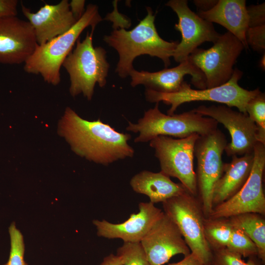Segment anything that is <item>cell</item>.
Segmentation results:
<instances>
[{
	"instance_id": "obj_1",
	"label": "cell",
	"mask_w": 265,
	"mask_h": 265,
	"mask_svg": "<svg viewBox=\"0 0 265 265\" xmlns=\"http://www.w3.org/2000/svg\"><path fill=\"white\" fill-rule=\"evenodd\" d=\"M59 132L76 154L96 163L107 165L134 154L128 142L130 134L116 131L100 119H83L70 107L60 121Z\"/></svg>"
},
{
	"instance_id": "obj_2",
	"label": "cell",
	"mask_w": 265,
	"mask_h": 265,
	"mask_svg": "<svg viewBox=\"0 0 265 265\" xmlns=\"http://www.w3.org/2000/svg\"><path fill=\"white\" fill-rule=\"evenodd\" d=\"M146 9V16L132 30L114 29L109 35L104 37V41L118 53L115 71L122 78L130 75L134 69V59L140 55L158 57L167 67L179 42L161 38L155 25V15L151 7H147Z\"/></svg>"
},
{
	"instance_id": "obj_3",
	"label": "cell",
	"mask_w": 265,
	"mask_h": 265,
	"mask_svg": "<svg viewBox=\"0 0 265 265\" xmlns=\"http://www.w3.org/2000/svg\"><path fill=\"white\" fill-rule=\"evenodd\" d=\"M102 20L98 6L88 4L82 17L69 30L44 44L37 45L24 63V70L29 74L40 75L48 83L57 85L61 80V67L80 35L89 26L95 29Z\"/></svg>"
},
{
	"instance_id": "obj_4",
	"label": "cell",
	"mask_w": 265,
	"mask_h": 265,
	"mask_svg": "<svg viewBox=\"0 0 265 265\" xmlns=\"http://www.w3.org/2000/svg\"><path fill=\"white\" fill-rule=\"evenodd\" d=\"M218 123L193 109L180 114H165L159 108V103L146 111L136 123L128 122L126 130L138 133L136 143L150 141L163 135L182 138L193 133L199 135L209 133L217 128Z\"/></svg>"
},
{
	"instance_id": "obj_5",
	"label": "cell",
	"mask_w": 265,
	"mask_h": 265,
	"mask_svg": "<svg viewBox=\"0 0 265 265\" xmlns=\"http://www.w3.org/2000/svg\"><path fill=\"white\" fill-rule=\"evenodd\" d=\"M95 29L87 32L82 41L76 42L75 48L65 59L62 66L69 75V91L73 97L82 93L91 100L96 83L101 87L106 85L109 64L106 52L101 47H94L93 35Z\"/></svg>"
},
{
	"instance_id": "obj_6",
	"label": "cell",
	"mask_w": 265,
	"mask_h": 265,
	"mask_svg": "<svg viewBox=\"0 0 265 265\" xmlns=\"http://www.w3.org/2000/svg\"><path fill=\"white\" fill-rule=\"evenodd\" d=\"M242 75L243 72L236 68L227 82L210 88L193 89L184 81L180 89L175 93H163L146 89L145 98L150 102H162L170 105L167 111L168 115L174 114L181 105L194 101H211L225 104L230 107H236L239 111L246 113L247 103L261 91L258 88L248 90L240 86L238 82Z\"/></svg>"
},
{
	"instance_id": "obj_7",
	"label": "cell",
	"mask_w": 265,
	"mask_h": 265,
	"mask_svg": "<svg viewBox=\"0 0 265 265\" xmlns=\"http://www.w3.org/2000/svg\"><path fill=\"white\" fill-rule=\"evenodd\" d=\"M164 212L175 224L190 252L205 265H211L213 254L204 233L203 211L188 191L163 202Z\"/></svg>"
},
{
	"instance_id": "obj_8",
	"label": "cell",
	"mask_w": 265,
	"mask_h": 265,
	"mask_svg": "<svg viewBox=\"0 0 265 265\" xmlns=\"http://www.w3.org/2000/svg\"><path fill=\"white\" fill-rule=\"evenodd\" d=\"M193 133L182 138L159 135L150 141L158 159L161 172L177 178L193 196L198 193L196 175L194 170L195 143L199 137Z\"/></svg>"
},
{
	"instance_id": "obj_9",
	"label": "cell",
	"mask_w": 265,
	"mask_h": 265,
	"mask_svg": "<svg viewBox=\"0 0 265 265\" xmlns=\"http://www.w3.org/2000/svg\"><path fill=\"white\" fill-rule=\"evenodd\" d=\"M227 143L225 135L218 129L199 135L195 143L197 191L201 199L203 212L206 216L210 215L213 207V190L223 173L222 156Z\"/></svg>"
},
{
	"instance_id": "obj_10",
	"label": "cell",
	"mask_w": 265,
	"mask_h": 265,
	"mask_svg": "<svg viewBox=\"0 0 265 265\" xmlns=\"http://www.w3.org/2000/svg\"><path fill=\"white\" fill-rule=\"evenodd\" d=\"M244 49L242 43L227 31L221 34L211 48H197L187 58L203 73L206 88H212L230 79L233 66Z\"/></svg>"
},
{
	"instance_id": "obj_11",
	"label": "cell",
	"mask_w": 265,
	"mask_h": 265,
	"mask_svg": "<svg viewBox=\"0 0 265 265\" xmlns=\"http://www.w3.org/2000/svg\"><path fill=\"white\" fill-rule=\"evenodd\" d=\"M253 154V164L246 182L234 196L213 208L209 216L211 219L230 218L245 213L265 214L263 181L265 168V145L257 142Z\"/></svg>"
},
{
	"instance_id": "obj_12",
	"label": "cell",
	"mask_w": 265,
	"mask_h": 265,
	"mask_svg": "<svg viewBox=\"0 0 265 265\" xmlns=\"http://www.w3.org/2000/svg\"><path fill=\"white\" fill-rule=\"evenodd\" d=\"M203 116L212 118L228 130L231 141L224 151L228 157L253 153L257 140V127L247 113L235 111L224 105L200 106L193 109Z\"/></svg>"
},
{
	"instance_id": "obj_13",
	"label": "cell",
	"mask_w": 265,
	"mask_h": 265,
	"mask_svg": "<svg viewBox=\"0 0 265 265\" xmlns=\"http://www.w3.org/2000/svg\"><path fill=\"white\" fill-rule=\"evenodd\" d=\"M166 5L176 13L179 19L175 28L181 32L182 39L172 56L177 62L180 63L187 59L202 43H214L220 36L212 23L203 19L189 8L186 0H170Z\"/></svg>"
},
{
	"instance_id": "obj_14",
	"label": "cell",
	"mask_w": 265,
	"mask_h": 265,
	"mask_svg": "<svg viewBox=\"0 0 265 265\" xmlns=\"http://www.w3.org/2000/svg\"><path fill=\"white\" fill-rule=\"evenodd\" d=\"M140 243L151 265H162L176 255L191 252L177 226L163 212Z\"/></svg>"
},
{
	"instance_id": "obj_15",
	"label": "cell",
	"mask_w": 265,
	"mask_h": 265,
	"mask_svg": "<svg viewBox=\"0 0 265 265\" xmlns=\"http://www.w3.org/2000/svg\"><path fill=\"white\" fill-rule=\"evenodd\" d=\"M37 43L34 31L28 21L17 16L0 20V63H25Z\"/></svg>"
},
{
	"instance_id": "obj_16",
	"label": "cell",
	"mask_w": 265,
	"mask_h": 265,
	"mask_svg": "<svg viewBox=\"0 0 265 265\" xmlns=\"http://www.w3.org/2000/svg\"><path fill=\"white\" fill-rule=\"evenodd\" d=\"M186 75L191 76V83L197 89L206 88L203 73L187 58L177 66L161 71L150 72L138 71L134 69L130 74L131 85H144L146 89L163 93L177 92L184 82Z\"/></svg>"
},
{
	"instance_id": "obj_17",
	"label": "cell",
	"mask_w": 265,
	"mask_h": 265,
	"mask_svg": "<svg viewBox=\"0 0 265 265\" xmlns=\"http://www.w3.org/2000/svg\"><path fill=\"white\" fill-rule=\"evenodd\" d=\"M22 11L33 28L38 45L44 44L69 30L77 22L69 2L62 0L56 4L45 3L37 12L21 2Z\"/></svg>"
},
{
	"instance_id": "obj_18",
	"label": "cell",
	"mask_w": 265,
	"mask_h": 265,
	"mask_svg": "<svg viewBox=\"0 0 265 265\" xmlns=\"http://www.w3.org/2000/svg\"><path fill=\"white\" fill-rule=\"evenodd\" d=\"M138 208L137 213L131 214L130 218L120 223L94 220L98 236L109 239L120 238L124 242H140L162 212L150 202H141Z\"/></svg>"
},
{
	"instance_id": "obj_19",
	"label": "cell",
	"mask_w": 265,
	"mask_h": 265,
	"mask_svg": "<svg viewBox=\"0 0 265 265\" xmlns=\"http://www.w3.org/2000/svg\"><path fill=\"white\" fill-rule=\"evenodd\" d=\"M203 19L215 23L226 28L248 49L246 33L248 28V16L245 0H218L209 10L197 14Z\"/></svg>"
},
{
	"instance_id": "obj_20",
	"label": "cell",
	"mask_w": 265,
	"mask_h": 265,
	"mask_svg": "<svg viewBox=\"0 0 265 265\" xmlns=\"http://www.w3.org/2000/svg\"><path fill=\"white\" fill-rule=\"evenodd\" d=\"M231 157L232 160L230 162L223 163V173L214 188L213 207L237 193L245 183L251 173L254 161L253 153Z\"/></svg>"
},
{
	"instance_id": "obj_21",
	"label": "cell",
	"mask_w": 265,
	"mask_h": 265,
	"mask_svg": "<svg viewBox=\"0 0 265 265\" xmlns=\"http://www.w3.org/2000/svg\"><path fill=\"white\" fill-rule=\"evenodd\" d=\"M130 185L135 192L147 196L153 204L163 203L187 191L182 184L174 183L161 171L140 172L132 177Z\"/></svg>"
},
{
	"instance_id": "obj_22",
	"label": "cell",
	"mask_w": 265,
	"mask_h": 265,
	"mask_svg": "<svg viewBox=\"0 0 265 265\" xmlns=\"http://www.w3.org/2000/svg\"><path fill=\"white\" fill-rule=\"evenodd\" d=\"M230 223L242 230L255 244L258 256L265 263V220L259 214L245 213L230 217Z\"/></svg>"
},
{
	"instance_id": "obj_23",
	"label": "cell",
	"mask_w": 265,
	"mask_h": 265,
	"mask_svg": "<svg viewBox=\"0 0 265 265\" xmlns=\"http://www.w3.org/2000/svg\"><path fill=\"white\" fill-rule=\"evenodd\" d=\"M232 231V225L229 220L220 219H204V233L210 246L215 250L226 248Z\"/></svg>"
},
{
	"instance_id": "obj_24",
	"label": "cell",
	"mask_w": 265,
	"mask_h": 265,
	"mask_svg": "<svg viewBox=\"0 0 265 265\" xmlns=\"http://www.w3.org/2000/svg\"><path fill=\"white\" fill-rule=\"evenodd\" d=\"M246 113L255 123L257 129V140L265 145V95L261 91L247 103Z\"/></svg>"
},
{
	"instance_id": "obj_25",
	"label": "cell",
	"mask_w": 265,
	"mask_h": 265,
	"mask_svg": "<svg viewBox=\"0 0 265 265\" xmlns=\"http://www.w3.org/2000/svg\"><path fill=\"white\" fill-rule=\"evenodd\" d=\"M226 248L244 257L250 258L258 255L257 248L253 241L242 230L233 225L231 237Z\"/></svg>"
},
{
	"instance_id": "obj_26",
	"label": "cell",
	"mask_w": 265,
	"mask_h": 265,
	"mask_svg": "<svg viewBox=\"0 0 265 265\" xmlns=\"http://www.w3.org/2000/svg\"><path fill=\"white\" fill-rule=\"evenodd\" d=\"M10 250L8 261L3 265H28L24 260L25 250L23 236L12 222L8 228Z\"/></svg>"
},
{
	"instance_id": "obj_27",
	"label": "cell",
	"mask_w": 265,
	"mask_h": 265,
	"mask_svg": "<svg viewBox=\"0 0 265 265\" xmlns=\"http://www.w3.org/2000/svg\"><path fill=\"white\" fill-rule=\"evenodd\" d=\"M117 255L122 265H151L140 242H124L118 248Z\"/></svg>"
},
{
	"instance_id": "obj_28",
	"label": "cell",
	"mask_w": 265,
	"mask_h": 265,
	"mask_svg": "<svg viewBox=\"0 0 265 265\" xmlns=\"http://www.w3.org/2000/svg\"><path fill=\"white\" fill-rule=\"evenodd\" d=\"M241 256L227 248L215 250L211 265H261L255 257H250L247 262Z\"/></svg>"
},
{
	"instance_id": "obj_29",
	"label": "cell",
	"mask_w": 265,
	"mask_h": 265,
	"mask_svg": "<svg viewBox=\"0 0 265 265\" xmlns=\"http://www.w3.org/2000/svg\"><path fill=\"white\" fill-rule=\"evenodd\" d=\"M248 45L259 52L265 49V25L248 27L246 33Z\"/></svg>"
},
{
	"instance_id": "obj_30",
	"label": "cell",
	"mask_w": 265,
	"mask_h": 265,
	"mask_svg": "<svg viewBox=\"0 0 265 265\" xmlns=\"http://www.w3.org/2000/svg\"><path fill=\"white\" fill-rule=\"evenodd\" d=\"M248 27L265 25V2L247 7Z\"/></svg>"
},
{
	"instance_id": "obj_31",
	"label": "cell",
	"mask_w": 265,
	"mask_h": 265,
	"mask_svg": "<svg viewBox=\"0 0 265 265\" xmlns=\"http://www.w3.org/2000/svg\"><path fill=\"white\" fill-rule=\"evenodd\" d=\"M18 3L17 0H0V20L17 16Z\"/></svg>"
},
{
	"instance_id": "obj_32",
	"label": "cell",
	"mask_w": 265,
	"mask_h": 265,
	"mask_svg": "<svg viewBox=\"0 0 265 265\" xmlns=\"http://www.w3.org/2000/svg\"><path fill=\"white\" fill-rule=\"evenodd\" d=\"M85 3L84 0H72L69 2L70 10L77 21L82 17L85 11Z\"/></svg>"
},
{
	"instance_id": "obj_33",
	"label": "cell",
	"mask_w": 265,
	"mask_h": 265,
	"mask_svg": "<svg viewBox=\"0 0 265 265\" xmlns=\"http://www.w3.org/2000/svg\"><path fill=\"white\" fill-rule=\"evenodd\" d=\"M168 265H204L201 261L193 253L190 252L181 261Z\"/></svg>"
},
{
	"instance_id": "obj_34",
	"label": "cell",
	"mask_w": 265,
	"mask_h": 265,
	"mask_svg": "<svg viewBox=\"0 0 265 265\" xmlns=\"http://www.w3.org/2000/svg\"><path fill=\"white\" fill-rule=\"evenodd\" d=\"M215 0H195V5L199 9V11H205L210 10L216 3Z\"/></svg>"
},
{
	"instance_id": "obj_35",
	"label": "cell",
	"mask_w": 265,
	"mask_h": 265,
	"mask_svg": "<svg viewBox=\"0 0 265 265\" xmlns=\"http://www.w3.org/2000/svg\"><path fill=\"white\" fill-rule=\"evenodd\" d=\"M100 265H122V261L119 256L110 254L104 259Z\"/></svg>"
},
{
	"instance_id": "obj_36",
	"label": "cell",
	"mask_w": 265,
	"mask_h": 265,
	"mask_svg": "<svg viewBox=\"0 0 265 265\" xmlns=\"http://www.w3.org/2000/svg\"><path fill=\"white\" fill-rule=\"evenodd\" d=\"M261 66H262V68H263L264 67L265 68V55H264V56L261 59Z\"/></svg>"
},
{
	"instance_id": "obj_37",
	"label": "cell",
	"mask_w": 265,
	"mask_h": 265,
	"mask_svg": "<svg viewBox=\"0 0 265 265\" xmlns=\"http://www.w3.org/2000/svg\"></svg>"
}]
</instances>
